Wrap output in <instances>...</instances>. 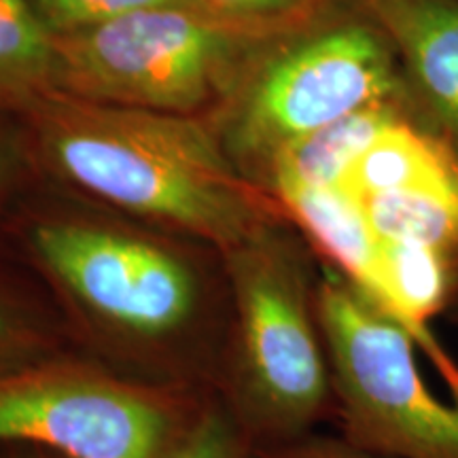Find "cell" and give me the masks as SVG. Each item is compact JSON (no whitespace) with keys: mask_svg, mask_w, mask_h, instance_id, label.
<instances>
[{"mask_svg":"<svg viewBox=\"0 0 458 458\" xmlns=\"http://www.w3.org/2000/svg\"><path fill=\"white\" fill-rule=\"evenodd\" d=\"M394 119L391 108L377 102L289 140L267 159L272 187H337L360 153Z\"/></svg>","mask_w":458,"mask_h":458,"instance_id":"cell-10","label":"cell"},{"mask_svg":"<svg viewBox=\"0 0 458 458\" xmlns=\"http://www.w3.org/2000/svg\"><path fill=\"white\" fill-rule=\"evenodd\" d=\"M55 91V37L30 0H0V111H28Z\"/></svg>","mask_w":458,"mask_h":458,"instance_id":"cell-12","label":"cell"},{"mask_svg":"<svg viewBox=\"0 0 458 458\" xmlns=\"http://www.w3.org/2000/svg\"><path fill=\"white\" fill-rule=\"evenodd\" d=\"M55 37V91L98 105L191 114L240 49L267 32L206 7H157Z\"/></svg>","mask_w":458,"mask_h":458,"instance_id":"cell-3","label":"cell"},{"mask_svg":"<svg viewBox=\"0 0 458 458\" xmlns=\"http://www.w3.org/2000/svg\"><path fill=\"white\" fill-rule=\"evenodd\" d=\"M253 444L232 408H206L172 437L159 458H253Z\"/></svg>","mask_w":458,"mask_h":458,"instance_id":"cell-13","label":"cell"},{"mask_svg":"<svg viewBox=\"0 0 458 458\" xmlns=\"http://www.w3.org/2000/svg\"><path fill=\"white\" fill-rule=\"evenodd\" d=\"M394 88L385 45L365 26H342L280 54L263 71L238 119L244 156L270 159L289 140L359 108L385 102Z\"/></svg>","mask_w":458,"mask_h":458,"instance_id":"cell-7","label":"cell"},{"mask_svg":"<svg viewBox=\"0 0 458 458\" xmlns=\"http://www.w3.org/2000/svg\"><path fill=\"white\" fill-rule=\"evenodd\" d=\"M253 458H391L380 452L363 448L348 437H320L317 433L295 439V442L253 448Z\"/></svg>","mask_w":458,"mask_h":458,"instance_id":"cell-17","label":"cell"},{"mask_svg":"<svg viewBox=\"0 0 458 458\" xmlns=\"http://www.w3.org/2000/svg\"><path fill=\"white\" fill-rule=\"evenodd\" d=\"M458 165V157L431 136L394 122L360 153L337 189L354 202L418 185Z\"/></svg>","mask_w":458,"mask_h":458,"instance_id":"cell-11","label":"cell"},{"mask_svg":"<svg viewBox=\"0 0 458 458\" xmlns=\"http://www.w3.org/2000/svg\"><path fill=\"white\" fill-rule=\"evenodd\" d=\"M30 4L54 34L100 26L147 9L204 7L202 0H30Z\"/></svg>","mask_w":458,"mask_h":458,"instance_id":"cell-14","label":"cell"},{"mask_svg":"<svg viewBox=\"0 0 458 458\" xmlns=\"http://www.w3.org/2000/svg\"><path fill=\"white\" fill-rule=\"evenodd\" d=\"M445 317H450V323L458 327V272L452 274V284H450V295L445 301Z\"/></svg>","mask_w":458,"mask_h":458,"instance_id":"cell-20","label":"cell"},{"mask_svg":"<svg viewBox=\"0 0 458 458\" xmlns=\"http://www.w3.org/2000/svg\"><path fill=\"white\" fill-rule=\"evenodd\" d=\"M47 351L43 320L7 284L0 283V376L38 363Z\"/></svg>","mask_w":458,"mask_h":458,"instance_id":"cell-15","label":"cell"},{"mask_svg":"<svg viewBox=\"0 0 458 458\" xmlns=\"http://www.w3.org/2000/svg\"><path fill=\"white\" fill-rule=\"evenodd\" d=\"M0 458H62L47 452L43 448H34V445H9V448L0 450Z\"/></svg>","mask_w":458,"mask_h":458,"instance_id":"cell-19","label":"cell"},{"mask_svg":"<svg viewBox=\"0 0 458 458\" xmlns=\"http://www.w3.org/2000/svg\"><path fill=\"white\" fill-rule=\"evenodd\" d=\"M344 437L391 458H458V397H439L414 337L340 274L317 286Z\"/></svg>","mask_w":458,"mask_h":458,"instance_id":"cell-4","label":"cell"},{"mask_svg":"<svg viewBox=\"0 0 458 458\" xmlns=\"http://www.w3.org/2000/svg\"><path fill=\"white\" fill-rule=\"evenodd\" d=\"M280 206L312 240L335 272L371 297L377 270V238L360 206L337 187H274Z\"/></svg>","mask_w":458,"mask_h":458,"instance_id":"cell-9","label":"cell"},{"mask_svg":"<svg viewBox=\"0 0 458 458\" xmlns=\"http://www.w3.org/2000/svg\"><path fill=\"white\" fill-rule=\"evenodd\" d=\"M229 255L236 289L232 411L253 448L295 442L334 414L317 289L266 229Z\"/></svg>","mask_w":458,"mask_h":458,"instance_id":"cell-2","label":"cell"},{"mask_svg":"<svg viewBox=\"0 0 458 458\" xmlns=\"http://www.w3.org/2000/svg\"><path fill=\"white\" fill-rule=\"evenodd\" d=\"M431 100L458 122V4L448 0H368Z\"/></svg>","mask_w":458,"mask_h":458,"instance_id":"cell-8","label":"cell"},{"mask_svg":"<svg viewBox=\"0 0 458 458\" xmlns=\"http://www.w3.org/2000/svg\"><path fill=\"white\" fill-rule=\"evenodd\" d=\"M28 242L85 317L119 340L162 344L196 323V276L151 240L91 223L41 221Z\"/></svg>","mask_w":458,"mask_h":458,"instance_id":"cell-6","label":"cell"},{"mask_svg":"<svg viewBox=\"0 0 458 458\" xmlns=\"http://www.w3.org/2000/svg\"><path fill=\"white\" fill-rule=\"evenodd\" d=\"M320 0H202L206 9L272 34L312 13Z\"/></svg>","mask_w":458,"mask_h":458,"instance_id":"cell-16","label":"cell"},{"mask_svg":"<svg viewBox=\"0 0 458 458\" xmlns=\"http://www.w3.org/2000/svg\"><path fill=\"white\" fill-rule=\"evenodd\" d=\"M43 153L74 185L233 253L266 229V208L191 114L49 94L30 111Z\"/></svg>","mask_w":458,"mask_h":458,"instance_id":"cell-1","label":"cell"},{"mask_svg":"<svg viewBox=\"0 0 458 458\" xmlns=\"http://www.w3.org/2000/svg\"><path fill=\"white\" fill-rule=\"evenodd\" d=\"M164 393L85 365L38 363L0 376V450L62 458H159L181 431Z\"/></svg>","mask_w":458,"mask_h":458,"instance_id":"cell-5","label":"cell"},{"mask_svg":"<svg viewBox=\"0 0 458 458\" xmlns=\"http://www.w3.org/2000/svg\"><path fill=\"white\" fill-rule=\"evenodd\" d=\"M13 170H15L13 148H11L4 136H0V202H3L4 196H7L11 181H13Z\"/></svg>","mask_w":458,"mask_h":458,"instance_id":"cell-18","label":"cell"}]
</instances>
